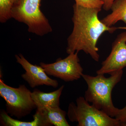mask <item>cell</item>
Returning <instances> with one entry per match:
<instances>
[{"label":"cell","instance_id":"1","mask_svg":"<svg viewBox=\"0 0 126 126\" xmlns=\"http://www.w3.org/2000/svg\"><path fill=\"white\" fill-rule=\"evenodd\" d=\"M72 18L74 27L67 39L66 52L68 54L82 50L94 60L99 61L98 40L104 32L112 33L126 27H109L99 20L98 14L101 9L87 8L75 4Z\"/></svg>","mask_w":126,"mask_h":126},{"label":"cell","instance_id":"2","mask_svg":"<svg viewBox=\"0 0 126 126\" xmlns=\"http://www.w3.org/2000/svg\"><path fill=\"white\" fill-rule=\"evenodd\" d=\"M123 74V70L112 73L109 78H106L104 74L93 77L83 74L82 77L88 86L84 98L96 108L111 117H115L118 108L115 107L113 103L112 92L121 81Z\"/></svg>","mask_w":126,"mask_h":126},{"label":"cell","instance_id":"3","mask_svg":"<svg viewBox=\"0 0 126 126\" xmlns=\"http://www.w3.org/2000/svg\"><path fill=\"white\" fill-rule=\"evenodd\" d=\"M41 0H18L12 10V18L25 23L28 31L42 36L50 33L52 29L48 20L40 9Z\"/></svg>","mask_w":126,"mask_h":126},{"label":"cell","instance_id":"4","mask_svg":"<svg viewBox=\"0 0 126 126\" xmlns=\"http://www.w3.org/2000/svg\"><path fill=\"white\" fill-rule=\"evenodd\" d=\"M67 115L70 121L78 123V126H121L118 120L90 105L83 97L78 98L76 104H69Z\"/></svg>","mask_w":126,"mask_h":126},{"label":"cell","instance_id":"5","mask_svg":"<svg viewBox=\"0 0 126 126\" xmlns=\"http://www.w3.org/2000/svg\"><path fill=\"white\" fill-rule=\"evenodd\" d=\"M31 94L30 90L25 85L13 88L0 79V96L6 102V112L11 116L20 119L37 108Z\"/></svg>","mask_w":126,"mask_h":126},{"label":"cell","instance_id":"6","mask_svg":"<svg viewBox=\"0 0 126 126\" xmlns=\"http://www.w3.org/2000/svg\"><path fill=\"white\" fill-rule=\"evenodd\" d=\"M78 53H71L65 58L63 59L59 58L54 63H41L40 64L48 75L58 78L65 82L77 80L82 77L83 71L79 63Z\"/></svg>","mask_w":126,"mask_h":126},{"label":"cell","instance_id":"7","mask_svg":"<svg viewBox=\"0 0 126 126\" xmlns=\"http://www.w3.org/2000/svg\"><path fill=\"white\" fill-rule=\"evenodd\" d=\"M108 57L102 63L97 74H111L126 67V31L118 35Z\"/></svg>","mask_w":126,"mask_h":126},{"label":"cell","instance_id":"8","mask_svg":"<svg viewBox=\"0 0 126 126\" xmlns=\"http://www.w3.org/2000/svg\"><path fill=\"white\" fill-rule=\"evenodd\" d=\"M15 58L16 62L25 70V73L21 75L22 78L27 82L31 88L43 85L55 88L58 87V81L48 77L44 69L40 65L32 64L21 54L16 55Z\"/></svg>","mask_w":126,"mask_h":126},{"label":"cell","instance_id":"9","mask_svg":"<svg viewBox=\"0 0 126 126\" xmlns=\"http://www.w3.org/2000/svg\"><path fill=\"white\" fill-rule=\"evenodd\" d=\"M64 86L63 85L52 92L45 93L35 89L32 92V97L37 108H55L60 106V99Z\"/></svg>","mask_w":126,"mask_h":126},{"label":"cell","instance_id":"10","mask_svg":"<svg viewBox=\"0 0 126 126\" xmlns=\"http://www.w3.org/2000/svg\"><path fill=\"white\" fill-rule=\"evenodd\" d=\"M47 126H69L66 119L67 113L60 107L37 108Z\"/></svg>","mask_w":126,"mask_h":126},{"label":"cell","instance_id":"11","mask_svg":"<svg viewBox=\"0 0 126 126\" xmlns=\"http://www.w3.org/2000/svg\"><path fill=\"white\" fill-rule=\"evenodd\" d=\"M112 12L101 21L108 27H112L119 21L126 24V0H115L111 9Z\"/></svg>","mask_w":126,"mask_h":126},{"label":"cell","instance_id":"12","mask_svg":"<svg viewBox=\"0 0 126 126\" xmlns=\"http://www.w3.org/2000/svg\"><path fill=\"white\" fill-rule=\"evenodd\" d=\"M33 120L31 122H24L12 118L5 111H1L0 120L1 124L5 126H47L37 111L33 115Z\"/></svg>","mask_w":126,"mask_h":126},{"label":"cell","instance_id":"13","mask_svg":"<svg viewBox=\"0 0 126 126\" xmlns=\"http://www.w3.org/2000/svg\"><path fill=\"white\" fill-rule=\"evenodd\" d=\"M15 2L12 0H0V21L5 23L12 18V10Z\"/></svg>","mask_w":126,"mask_h":126},{"label":"cell","instance_id":"14","mask_svg":"<svg viewBox=\"0 0 126 126\" xmlns=\"http://www.w3.org/2000/svg\"><path fill=\"white\" fill-rule=\"evenodd\" d=\"M75 4L82 7L101 9L104 5L101 0H75Z\"/></svg>","mask_w":126,"mask_h":126},{"label":"cell","instance_id":"15","mask_svg":"<svg viewBox=\"0 0 126 126\" xmlns=\"http://www.w3.org/2000/svg\"><path fill=\"white\" fill-rule=\"evenodd\" d=\"M115 118L121 123V125L126 123V106L121 109H118Z\"/></svg>","mask_w":126,"mask_h":126},{"label":"cell","instance_id":"16","mask_svg":"<svg viewBox=\"0 0 126 126\" xmlns=\"http://www.w3.org/2000/svg\"><path fill=\"white\" fill-rule=\"evenodd\" d=\"M103 2V8L104 10L108 11L111 10V7L115 0H101Z\"/></svg>","mask_w":126,"mask_h":126},{"label":"cell","instance_id":"17","mask_svg":"<svg viewBox=\"0 0 126 126\" xmlns=\"http://www.w3.org/2000/svg\"><path fill=\"white\" fill-rule=\"evenodd\" d=\"M121 126H126V123H123V124H122L121 125Z\"/></svg>","mask_w":126,"mask_h":126},{"label":"cell","instance_id":"18","mask_svg":"<svg viewBox=\"0 0 126 126\" xmlns=\"http://www.w3.org/2000/svg\"><path fill=\"white\" fill-rule=\"evenodd\" d=\"M14 2H16V1H17L18 0H12Z\"/></svg>","mask_w":126,"mask_h":126}]
</instances>
